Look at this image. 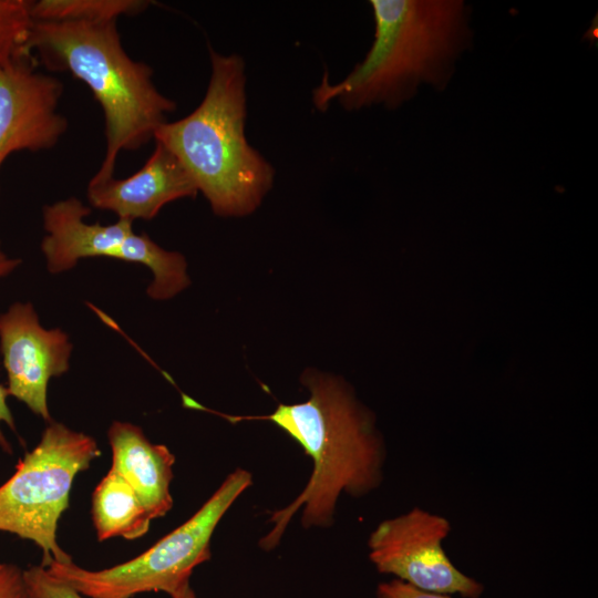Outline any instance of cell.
<instances>
[{"instance_id": "3957f363", "label": "cell", "mask_w": 598, "mask_h": 598, "mask_svg": "<svg viewBox=\"0 0 598 598\" xmlns=\"http://www.w3.org/2000/svg\"><path fill=\"white\" fill-rule=\"evenodd\" d=\"M25 50L47 70L82 81L100 104L106 148L92 182L113 177L118 154L153 140L176 110L153 82L152 68L126 53L116 21H33Z\"/></svg>"}, {"instance_id": "9a60e30c", "label": "cell", "mask_w": 598, "mask_h": 598, "mask_svg": "<svg viewBox=\"0 0 598 598\" xmlns=\"http://www.w3.org/2000/svg\"><path fill=\"white\" fill-rule=\"evenodd\" d=\"M145 0H38L31 1L33 21H116L145 11Z\"/></svg>"}, {"instance_id": "44dd1931", "label": "cell", "mask_w": 598, "mask_h": 598, "mask_svg": "<svg viewBox=\"0 0 598 598\" xmlns=\"http://www.w3.org/2000/svg\"><path fill=\"white\" fill-rule=\"evenodd\" d=\"M21 264L19 258L7 255L3 250L0 239V280L12 274Z\"/></svg>"}, {"instance_id": "30bf717a", "label": "cell", "mask_w": 598, "mask_h": 598, "mask_svg": "<svg viewBox=\"0 0 598 598\" xmlns=\"http://www.w3.org/2000/svg\"><path fill=\"white\" fill-rule=\"evenodd\" d=\"M197 193L194 181L176 156L155 142L151 156L137 172L126 178L90 181L86 196L91 207L134 221L151 220L165 205L195 197Z\"/></svg>"}, {"instance_id": "e0dca14e", "label": "cell", "mask_w": 598, "mask_h": 598, "mask_svg": "<svg viewBox=\"0 0 598 598\" xmlns=\"http://www.w3.org/2000/svg\"><path fill=\"white\" fill-rule=\"evenodd\" d=\"M28 598H85L69 585L52 577L47 569L29 566L22 570Z\"/></svg>"}, {"instance_id": "603a6c76", "label": "cell", "mask_w": 598, "mask_h": 598, "mask_svg": "<svg viewBox=\"0 0 598 598\" xmlns=\"http://www.w3.org/2000/svg\"><path fill=\"white\" fill-rule=\"evenodd\" d=\"M2 565H3V564H0V570H1V568H2Z\"/></svg>"}, {"instance_id": "9c48e42d", "label": "cell", "mask_w": 598, "mask_h": 598, "mask_svg": "<svg viewBox=\"0 0 598 598\" xmlns=\"http://www.w3.org/2000/svg\"><path fill=\"white\" fill-rule=\"evenodd\" d=\"M38 65L23 54L0 69V168L16 152L54 147L68 131L58 110L63 83Z\"/></svg>"}, {"instance_id": "5bb4252c", "label": "cell", "mask_w": 598, "mask_h": 598, "mask_svg": "<svg viewBox=\"0 0 598 598\" xmlns=\"http://www.w3.org/2000/svg\"><path fill=\"white\" fill-rule=\"evenodd\" d=\"M117 260L140 264L153 274L146 293L154 300H166L184 290L189 283L185 257L158 246L146 233L132 231L123 243Z\"/></svg>"}, {"instance_id": "8fae6325", "label": "cell", "mask_w": 598, "mask_h": 598, "mask_svg": "<svg viewBox=\"0 0 598 598\" xmlns=\"http://www.w3.org/2000/svg\"><path fill=\"white\" fill-rule=\"evenodd\" d=\"M91 207L79 198L69 197L45 205L42 210L45 236L41 241L47 268L51 274L71 270L83 258L117 259L133 221L117 219L114 224H89Z\"/></svg>"}, {"instance_id": "ac0fdd59", "label": "cell", "mask_w": 598, "mask_h": 598, "mask_svg": "<svg viewBox=\"0 0 598 598\" xmlns=\"http://www.w3.org/2000/svg\"><path fill=\"white\" fill-rule=\"evenodd\" d=\"M377 598H452L450 595L420 590L400 579L379 584Z\"/></svg>"}, {"instance_id": "ba28073f", "label": "cell", "mask_w": 598, "mask_h": 598, "mask_svg": "<svg viewBox=\"0 0 598 598\" xmlns=\"http://www.w3.org/2000/svg\"><path fill=\"white\" fill-rule=\"evenodd\" d=\"M73 346L66 332L47 329L31 302H14L0 313V353L8 392L50 422L48 386L70 368Z\"/></svg>"}, {"instance_id": "7a4b0ae2", "label": "cell", "mask_w": 598, "mask_h": 598, "mask_svg": "<svg viewBox=\"0 0 598 598\" xmlns=\"http://www.w3.org/2000/svg\"><path fill=\"white\" fill-rule=\"evenodd\" d=\"M375 32L365 58L339 83L326 74L312 101L326 111L382 104L395 109L422 83L444 89L455 60L470 47L468 8L460 0H371Z\"/></svg>"}, {"instance_id": "52a82bcc", "label": "cell", "mask_w": 598, "mask_h": 598, "mask_svg": "<svg viewBox=\"0 0 598 598\" xmlns=\"http://www.w3.org/2000/svg\"><path fill=\"white\" fill-rule=\"evenodd\" d=\"M451 532L446 517L415 506L382 520L371 532L369 558L379 573L420 590L480 598L484 585L461 571L444 549Z\"/></svg>"}, {"instance_id": "277c9868", "label": "cell", "mask_w": 598, "mask_h": 598, "mask_svg": "<svg viewBox=\"0 0 598 598\" xmlns=\"http://www.w3.org/2000/svg\"><path fill=\"white\" fill-rule=\"evenodd\" d=\"M209 58V82L199 105L177 121H166L153 140L176 156L216 215L240 217L257 209L276 171L246 137L244 59L212 47Z\"/></svg>"}, {"instance_id": "ffe728a7", "label": "cell", "mask_w": 598, "mask_h": 598, "mask_svg": "<svg viewBox=\"0 0 598 598\" xmlns=\"http://www.w3.org/2000/svg\"><path fill=\"white\" fill-rule=\"evenodd\" d=\"M8 396H9V392H8L7 386H3L2 384H0V446L6 452H10L11 447L2 432L1 425L6 424L11 430L16 431L14 419L7 402Z\"/></svg>"}, {"instance_id": "7c38bea8", "label": "cell", "mask_w": 598, "mask_h": 598, "mask_svg": "<svg viewBox=\"0 0 598 598\" xmlns=\"http://www.w3.org/2000/svg\"><path fill=\"white\" fill-rule=\"evenodd\" d=\"M107 437L111 470L134 489L152 519L164 516L173 506L169 485L175 456L167 446L151 443L140 426L128 422H113Z\"/></svg>"}, {"instance_id": "6da1fadb", "label": "cell", "mask_w": 598, "mask_h": 598, "mask_svg": "<svg viewBox=\"0 0 598 598\" xmlns=\"http://www.w3.org/2000/svg\"><path fill=\"white\" fill-rule=\"evenodd\" d=\"M302 382L310 398L301 403L279 404L264 419L295 439L313 461V471L299 496L271 515L272 529L260 540L274 549L289 520L302 508V525L327 527L333 523L341 493L362 497L383 481L384 442L372 414L352 391L333 377L307 372Z\"/></svg>"}, {"instance_id": "5b68a950", "label": "cell", "mask_w": 598, "mask_h": 598, "mask_svg": "<svg viewBox=\"0 0 598 598\" xmlns=\"http://www.w3.org/2000/svg\"><path fill=\"white\" fill-rule=\"evenodd\" d=\"M250 484L249 472L235 470L188 520L126 563L102 570L84 569L73 561L50 560L41 566L87 598H132L150 591L172 597L189 585L195 567L210 558L217 524Z\"/></svg>"}, {"instance_id": "7402d4cb", "label": "cell", "mask_w": 598, "mask_h": 598, "mask_svg": "<svg viewBox=\"0 0 598 598\" xmlns=\"http://www.w3.org/2000/svg\"><path fill=\"white\" fill-rule=\"evenodd\" d=\"M172 598H196V596L193 589L190 588V586L188 585L184 587L183 589H181L179 591H177L176 594H174Z\"/></svg>"}, {"instance_id": "4fadbf2b", "label": "cell", "mask_w": 598, "mask_h": 598, "mask_svg": "<svg viewBox=\"0 0 598 598\" xmlns=\"http://www.w3.org/2000/svg\"><path fill=\"white\" fill-rule=\"evenodd\" d=\"M92 518L100 542L117 536L140 538L152 520L134 489L112 470L93 492Z\"/></svg>"}, {"instance_id": "8992f818", "label": "cell", "mask_w": 598, "mask_h": 598, "mask_svg": "<svg viewBox=\"0 0 598 598\" xmlns=\"http://www.w3.org/2000/svg\"><path fill=\"white\" fill-rule=\"evenodd\" d=\"M100 455L92 436L50 421L38 445L0 486V532L35 543L43 551L41 565L72 561L56 542L58 523L75 476Z\"/></svg>"}, {"instance_id": "2e32d148", "label": "cell", "mask_w": 598, "mask_h": 598, "mask_svg": "<svg viewBox=\"0 0 598 598\" xmlns=\"http://www.w3.org/2000/svg\"><path fill=\"white\" fill-rule=\"evenodd\" d=\"M33 20L30 0H0V69L27 52Z\"/></svg>"}, {"instance_id": "d6986e66", "label": "cell", "mask_w": 598, "mask_h": 598, "mask_svg": "<svg viewBox=\"0 0 598 598\" xmlns=\"http://www.w3.org/2000/svg\"><path fill=\"white\" fill-rule=\"evenodd\" d=\"M0 598H28L22 569L16 565H2L0 570Z\"/></svg>"}]
</instances>
